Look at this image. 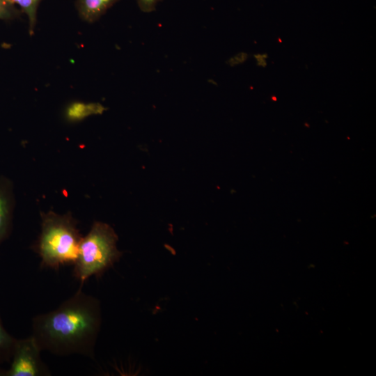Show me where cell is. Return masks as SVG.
Instances as JSON below:
<instances>
[{"label": "cell", "mask_w": 376, "mask_h": 376, "mask_svg": "<svg viewBox=\"0 0 376 376\" xmlns=\"http://www.w3.org/2000/svg\"><path fill=\"white\" fill-rule=\"evenodd\" d=\"M81 288L56 309L33 318L31 336L41 351L94 359L102 324L100 302Z\"/></svg>", "instance_id": "obj_1"}, {"label": "cell", "mask_w": 376, "mask_h": 376, "mask_svg": "<svg viewBox=\"0 0 376 376\" xmlns=\"http://www.w3.org/2000/svg\"><path fill=\"white\" fill-rule=\"evenodd\" d=\"M41 232L33 250L41 259L40 266L58 270L75 263L82 236L71 212L58 214L41 212Z\"/></svg>", "instance_id": "obj_2"}, {"label": "cell", "mask_w": 376, "mask_h": 376, "mask_svg": "<svg viewBox=\"0 0 376 376\" xmlns=\"http://www.w3.org/2000/svg\"><path fill=\"white\" fill-rule=\"evenodd\" d=\"M118 237L108 224L95 221L82 237L72 274L80 286L91 276H101L119 261L123 253L117 248Z\"/></svg>", "instance_id": "obj_3"}, {"label": "cell", "mask_w": 376, "mask_h": 376, "mask_svg": "<svg viewBox=\"0 0 376 376\" xmlns=\"http://www.w3.org/2000/svg\"><path fill=\"white\" fill-rule=\"evenodd\" d=\"M41 350L32 336L16 339L6 376H47L50 371L40 357Z\"/></svg>", "instance_id": "obj_4"}, {"label": "cell", "mask_w": 376, "mask_h": 376, "mask_svg": "<svg viewBox=\"0 0 376 376\" xmlns=\"http://www.w3.org/2000/svg\"><path fill=\"white\" fill-rule=\"evenodd\" d=\"M15 207L13 182L4 175H0V244L10 232Z\"/></svg>", "instance_id": "obj_5"}, {"label": "cell", "mask_w": 376, "mask_h": 376, "mask_svg": "<svg viewBox=\"0 0 376 376\" xmlns=\"http://www.w3.org/2000/svg\"><path fill=\"white\" fill-rule=\"evenodd\" d=\"M118 0H76L79 17L88 23L97 21Z\"/></svg>", "instance_id": "obj_6"}, {"label": "cell", "mask_w": 376, "mask_h": 376, "mask_svg": "<svg viewBox=\"0 0 376 376\" xmlns=\"http://www.w3.org/2000/svg\"><path fill=\"white\" fill-rule=\"evenodd\" d=\"M106 109V107L99 102L75 101L66 107L64 116L67 121L77 123L91 116L101 115Z\"/></svg>", "instance_id": "obj_7"}, {"label": "cell", "mask_w": 376, "mask_h": 376, "mask_svg": "<svg viewBox=\"0 0 376 376\" xmlns=\"http://www.w3.org/2000/svg\"><path fill=\"white\" fill-rule=\"evenodd\" d=\"M28 18L29 34L32 35L37 23V13L41 0H11Z\"/></svg>", "instance_id": "obj_8"}, {"label": "cell", "mask_w": 376, "mask_h": 376, "mask_svg": "<svg viewBox=\"0 0 376 376\" xmlns=\"http://www.w3.org/2000/svg\"><path fill=\"white\" fill-rule=\"evenodd\" d=\"M16 338L3 327L0 319V363L11 359Z\"/></svg>", "instance_id": "obj_9"}, {"label": "cell", "mask_w": 376, "mask_h": 376, "mask_svg": "<svg viewBox=\"0 0 376 376\" xmlns=\"http://www.w3.org/2000/svg\"><path fill=\"white\" fill-rule=\"evenodd\" d=\"M21 10L11 0H0V20H13L17 18Z\"/></svg>", "instance_id": "obj_10"}, {"label": "cell", "mask_w": 376, "mask_h": 376, "mask_svg": "<svg viewBox=\"0 0 376 376\" xmlns=\"http://www.w3.org/2000/svg\"><path fill=\"white\" fill-rule=\"evenodd\" d=\"M140 10L144 13H150L155 10L157 5L162 0H136Z\"/></svg>", "instance_id": "obj_11"}, {"label": "cell", "mask_w": 376, "mask_h": 376, "mask_svg": "<svg viewBox=\"0 0 376 376\" xmlns=\"http://www.w3.org/2000/svg\"><path fill=\"white\" fill-rule=\"evenodd\" d=\"M255 58L257 61V65L265 68L267 65V58H268V54H258L254 55Z\"/></svg>", "instance_id": "obj_12"}, {"label": "cell", "mask_w": 376, "mask_h": 376, "mask_svg": "<svg viewBox=\"0 0 376 376\" xmlns=\"http://www.w3.org/2000/svg\"><path fill=\"white\" fill-rule=\"evenodd\" d=\"M6 370L0 367V376H6Z\"/></svg>", "instance_id": "obj_13"}]
</instances>
